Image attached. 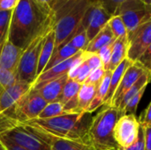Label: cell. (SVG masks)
<instances>
[{"label":"cell","instance_id":"obj_17","mask_svg":"<svg viewBox=\"0 0 151 150\" xmlns=\"http://www.w3.org/2000/svg\"><path fill=\"white\" fill-rule=\"evenodd\" d=\"M68 80V76L64 75L58 79L52 80L45 84H43L38 89V93L42 96V98L49 103L54 102H59L65 85Z\"/></svg>","mask_w":151,"mask_h":150},{"label":"cell","instance_id":"obj_15","mask_svg":"<svg viewBox=\"0 0 151 150\" xmlns=\"http://www.w3.org/2000/svg\"><path fill=\"white\" fill-rule=\"evenodd\" d=\"M23 50V49L14 45L7 39L0 51V67L17 74L18 65Z\"/></svg>","mask_w":151,"mask_h":150},{"label":"cell","instance_id":"obj_13","mask_svg":"<svg viewBox=\"0 0 151 150\" xmlns=\"http://www.w3.org/2000/svg\"><path fill=\"white\" fill-rule=\"evenodd\" d=\"M146 72H147V70H145L139 63H137V62L133 63L128 67V69L126 71V72H125V74H124V76H123V78H122V80L113 95V98L111 100V103L110 106H114V107L119 108L126 92Z\"/></svg>","mask_w":151,"mask_h":150},{"label":"cell","instance_id":"obj_3","mask_svg":"<svg viewBox=\"0 0 151 150\" xmlns=\"http://www.w3.org/2000/svg\"><path fill=\"white\" fill-rule=\"evenodd\" d=\"M91 120L90 113H65L51 118H35L22 125L39 127L57 137L88 142V133Z\"/></svg>","mask_w":151,"mask_h":150},{"label":"cell","instance_id":"obj_47","mask_svg":"<svg viewBox=\"0 0 151 150\" xmlns=\"http://www.w3.org/2000/svg\"><path fill=\"white\" fill-rule=\"evenodd\" d=\"M150 82H151V80H150Z\"/></svg>","mask_w":151,"mask_h":150},{"label":"cell","instance_id":"obj_25","mask_svg":"<svg viewBox=\"0 0 151 150\" xmlns=\"http://www.w3.org/2000/svg\"><path fill=\"white\" fill-rule=\"evenodd\" d=\"M79 51H81V50H78L77 49L73 47L70 43H66V44L61 46L59 49H58L53 53L51 58L50 59V61H49L47 66L45 67V69L43 70V72L50 69V67H52V66H54V65H58V64H59V63H61V62H63V61H65V60H66V59H68L70 57H72L75 54H77Z\"/></svg>","mask_w":151,"mask_h":150},{"label":"cell","instance_id":"obj_2","mask_svg":"<svg viewBox=\"0 0 151 150\" xmlns=\"http://www.w3.org/2000/svg\"><path fill=\"white\" fill-rule=\"evenodd\" d=\"M96 0H53L50 6L54 16L55 50L68 43L78 31L88 8Z\"/></svg>","mask_w":151,"mask_h":150},{"label":"cell","instance_id":"obj_24","mask_svg":"<svg viewBox=\"0 0 151 150\" xmlns=\"http://www.w3.org/2000/svg\"><path fill=\"white\" fill-rule=\"evenodd\" d=\"M151 80V72L147 71L144 74H142L139 79L126 92V94L124 95L123 98H122V101L119 106V109L123 112L125 107L127 106V104L128 103V102L144 87H147L149 85V83L150 82ZM125 115V114H124Z\"/></svg>","mask_w":151,"mask_h":150},{"label":"cell","instance_id":"obj_34","mask_svg":"<svg viewBox=\"0 0 151 150\" xmlns=\"http://www.w3.org/2000/svg\"><path fill=\"white\" fill-rule=\"evenodd\" d=\"M12 11L0 10V31L8 35V31L11 24Z\"/></svg>","mask_w":151,"mask_h":150},{"label":"cell","instance_id":"obj_7","mask_svg":"<svg viewBox=\"0 0 151 150\" xmlns=\"http://www.w3.org/2000/svg\"><path fill=\"white\" fill-rule=\"evenodd\" d=\"M114 15H119L124 21L127 34L137 27L151 19V5L144 0H127L116 10Z\"/></svg>","mask_w":151,"mask_h":150},{"label":"cell","instance_id":"obj_32","mask_svg":"<svg viewBox=\"0 0 151 150\" xmlns=\"http://www.w3.org/2000/svg\"><path fill=\"white\" fill-rule=\"evenodd\" d=\"M119 150H145V134H144V128L141 125L138 136L134 142L127 148H119Z\"/></svg>","mask_w":151,"mask_h":150},{"label":"cell","instance_id":"obj_41","mask_svg":"<svg viewBox=\"0 0 151 150\" xmlns=\"http://www.w3.org/2000/svg\"><path fill=\"white\" fill-rule=\"evenodd\" d=\"M0 142L6 150H26L22 149V148H20V147H19V146H17V145H15L14 143H12L9 140H7L5 138H3L1 136H0Z\"/></svg>","mask_w":151,"mask_h":150},{"label":"cell","instance_id":"obj_39","mask_svg":"<svg viewBox=\"0 0 151 150\" xmlns=\"http://www.w3.org/2000/svg\"><path fill=\"white\" fill-rule=\"evenodd\" d=\"M139 122L142 126H150L151 125V101L146 110L142 111L139 118Z\"/></svg>","mask_w":151,"mask_h":150},{"label":"cell","instance_id":"obj_44","mask_svg":"<svg viewBox=\"0 0 151 150\" xmlns=\"http://www.w3.org/2000/svg\"><path fill=\"white\" fill-rule=\"evenodd\" d=\"M38 2H40L41 4H49L53 1V0H37Z\"/></svg>","mask_w":151,"mask_h":150},{"label":"cell","instance_id":"obj_20","mask_svg":"<svg viewBox=\"0 0 151 150\" xmlns=\"http://www.w3.org/2000/svg\"><path fill=\"white\" fill-rule=\"evenodd\" d=\"M116 38L114 37L111 27L107 24L88 44L85 51L89 53H97L104 46L114 42Z\"/></svg>","mask_w":151,"mask_h":150},{"label":"cell","instance_id":"obj_10","mask_svg":"<svg viewBox=\"0 0 151 150\" xmlns=\"http://www.w3.org/2000/svg\"><path fill=\"white\" fill-rule=\"evenodd\" d=\"M141 124L134 114H126L116 123L114 127V139L119 149L127 148L136 140Z\"/></svg>","mask_w":151,"mask_h":150},{"label":"cell","instance_id":"obj_40","mask_svg":"<svg viewBox=\"0 0 151 150\" xmlns=\"http://www.w3.org/2000/svg\"><path fill=\"white\" fill-rule=\"evenodd\" d=\"M19 0H0V10L12 11L19 4Z\"/></svg>","mask_w":151,"mask_h":150},{"label":"cell","instance_id":"obj_14","mask_svg":"<svg viewBox=\"0 0 151 150\" xmlns=\"http://www.w3.org/2000/svg\"><path fill=\"white\" fill-rule=\"evenodd\" d=\"M79 51L77 54H75L74 56H73L72 57L50 67V69L42 72L35 80V82L32 84V88L35 89H38L39 88H41L43 84L55 80V79H58L64 75H66L72 66V65L73 64V62L75 61V59L77 58V57L79 56L80 52Z\"/></svg>","mask_w":151,"mask_h":150},{"label":"cell","instance_id":"obj_38","mask_svg":"<svg viewBox=\"0 0 151 150\" xmlns=\"http://www.w3.org/2000/svg\"><path fill=\"white\" fill-rule=\"evenodd\" d=\"M137 63H139L145 70L151 72V44L138 59Z\"/></svg>","mask_w":151,"mask_h":150},{"label":"cell","instance_id":"obj_18","mask_svg":"<svg viewBox=\"0 0 151 150\" xmlns=\"http://www.w3.org/2000/svg\"><path fill=\"white\" fill-rule=\"evenodd\" d=\"M133 63L127 57L125 58L111 72V81H110V86L108 89L107 95L104 100V104L105 106H110L111 103V100L113 98V95L126 72V71L128 69V67L132 65Z\"/></svg>","mask_w":151,"mask_h":150},{"label":"cell","instance_id":"obj_43","mask_svg":"<svg viewBox=\"0 0 151 150\" xmlns=\"http://www.w3.org/2000/svg\"><path fill=\"white\" fill-rule=\"evenodd\" d=\"M7 39H8V35L5 34H4L2 31H0V51H1V50H2V48H3V46H4L5 41H6Z\"/></svg>","mask_w":151,"mask_h":150},{"label":"cell","instance_id":"obj_22","mask_svg":"<svg viewBox=\"0 0 151 150\" xmlns=\"http://www.w3.org/2000/svg\"><path fill=\"white\" fill-rule=\"evenodd\" d=\"M54 50H55V34L52 29L47 35V38L45 40V42L43 44V47L40 54L38 66H37V77L43 72V70L47 66L50 59L51 58L54 53Z\"/></svg>","mask_w":151,"mask_h":150},{"label":"cell","instance_id":"obj_4","mask_svg":"<svg viewBox=\"0 0 151 150\" xmlns=\"http://www.w3.org/2000/svg\"><path fill=\"white\" fill-rule=\"evenodd\" d=\"M92 118L88 139L96 150H119L114 139V127L124 113L117 107L105 106Z\"/></svg>","mask_w":151,"mask_h":150},{"label":"cell","instance_id":"obj_12","mask_svg":"<svg viewBox=\"0 0 151 150\" xmlns=\"http://www.w3.org/2000/svg\"><path fill=\"white\" fill-rule=\"evenodd\" d=\"M111 15L109 14L96 1L87 11L80 27L86 30L88 42H90L110 21Z\"/></svg>","mask_w":151,"mask_h":150},{"label":"cell","instance_id":"obj_16","mask_svg":"<svg viewBox=\"0 0 151 150\" xmlns=\"http://www.w3.org/2000/svg\"><path fill=\"white\" fill-rule=\"evenodd\" d=\"M81 84L73 80L68 79L64 87L59 102L64 106L65 113H78V94Z\"/></svg>","mask_w":151,"mask_h":150},{"label":"cell","instance_id":"obj_37","mask_svg":"<svg viewBox=\"0 0 151 150\" xmlns=\"http://www.w3.org/2000/svg\"><path fill=\"white\" fill-rule=\"evenodd\" d=\"M90 72H91V69L89 68V66L87 64V62L84 60V62L82 63V65L80 67V70H79L78 74H77V76H76L74 80L76 82L80 83V84H83L87 80V79H88V77Z\"/></svg>","mask_w":151,"mask_h":150},{"label":"cell","instance_id":"obj_19","mask_svg":"<svg viewBox=\"0 0 151 150\" xmlns=\"http://www.w3.org/2000/svg\"><path fill=\"white\" fill-rule=\"evenodd\" d=\"M128 51V39L127 35L122 36L115 40L113 43L112 53L111 57L110 63L107 67V71H114V69L125 59L127 57Z\"/></svg>","mask_w":151,"mask_h":150},{"label":"cell","instance_id":"obj_1","mask_svg":"<svg viewBox=\"0 0 151 150\" xmlns=\"http://www.w3.org/2000/svg\"><path fill=\"white\" fill-rule=\"evenodd\" d=\"M54 24V12L49 4L37 0H19L12 10L8 40L24 50L36 36L53 28Z\"/></svg>","mask_w":151,"mask_h":150},{"label":"cell","instance_id":"obj_21","mask_svg":"<svg viewBox=\"0 0 151 150\" xmlns=\"http://www.w3.org/2000/svg\"><path fill=\"white\" fill-rule=\"evenodd\" d=\"M111 71H106L104 77L103 78L101 83L99 84L96 92V95L91 103V104L89 105L87 113H92L94 112L96 110H97L99 107L104 106V100L105 97L107 95L108 93V89H109V86H110V81H111Z\"/></svg>","mask_w":151,"mask_h":150},{"label":"cell","instance_id":"obj_46","mask_svg":"<svg viewBox=\"0 0 151 150\" xmlns=\"http://www.w3.org/2000/svg\"><path fill=\"white\" fill-rule=\"evenodd\" d=\"M0 150H6L4 148V146L1 144V142H0Z\"/></svg>","mask_w":151,"mask_h":150},{"label":"cell","instance_id":"obj_6","mask_svg":"<svg viewBox=\"0 0 151 150\" xmlns=\"http://www.w3.org/2000/svg\"><path fill=\"white\" fill-rule=\"evenodd\" d=\"M47 103L38 91L31 86L14 104L12 110V119L16 124H24L35 119Z\"/></svg>","mask_w":151,"mask_h":150},{"label":"cell","instance_id":"obj_26","mask_svg":"<svg viewBox=\"0 0 151 150\" xmlns=\"http://www.w3.org/2000/svg\"><path fill=\"white\" fill-rule=\"evenodd\" d=\"M63 114H65V112L64 111V106L60 102L49 103L46 104L44 109L39 114L37 118L39 119L51 118L61 116Z\"/></svg>","mask_w":151,"mask_h":150},{"label":"cell","instance_id":"obj_8","mask_svg":"<svg viewBox=\"0 0 151 150\" xmlns=\"http://www.w3.org/2000/svg\"><path fill=\"white\" fill-rule=\"evenodd\" d=\"M0 136L26 150H52L46 142L21 124H15L5 129L0 133Z\"/></svg>","mask_w":151,"mask_h":150},{"label":"cell","instance_id":"obj_33","mask_svg":"<svg viewBox=\"0 0 151 150\" xmlns=\"http://www.w3.org/2000/svg\"><path fill=\"white\" fill-rule=\"evenodd\" d=\"M96 3L103 7L109 14L114 15L117 8L127 0H96Z\"/></svg>","mask_w":151,"mask_h":150},{"label":"cell","instance_id":"obj_31","mask_svg":"<svg viewBox=\"0 0 151 150\" xmlns=\"http://www.w3.org/2000/svg\"><path fill=\"white\" fill-rule=\"evenodd\" d=\"M105 72H106V70L104 69V66L99 67V68H96V69L91 71V72L89 73L87 80L84 83L91 84V85H94V86H96V87L98 88L99 84L101 83L103 78L105 75Z\"/></svg>","mask_w":151,"mask_h":150},{"label":"cell","instance_id":"obj_27","mask_svg":"<svg viewBox=\"0 0 151 150\" xmlns=\"http://www.w3.org/2000/svg\"><path fill=\"white\" fill-rule=\"evenodd\" d=\"M108 25L111 27V32L116 39L127 35V29L126 25L119 15H112L110 21L108 22Z\"/></svg>","mask_w":151,"mask_h":150},{"label":"cell","instance_id":"obj_5","mask_svg":"<svg viewBox=\"0 0 151 150\" xmlns=\"http://www.w3.org/2000/svg\"><path fill=\"white\" fill-rule=\"evenodd\" d=\"M53 28L48 29L36 36L23 50L18 69L17 80L28 84H33L37 78V66L40 54L47 35Z\"/></svg>","mask_w":151,"mask_h":150},{"label":"cell","instance_id":"obj_28","mask_svg":"<svg viewBox=\"0 0 151 150\" xmlns=\"http://www.w3.org/2000/svg\"><path fill=\"white\" fill-rule=\"evenodd\" d=\"M88 42H89L87 36L86 30L84 28L79 27L78 31L73 36V38L70 40L68 43H70L73 47L77 49L78 50H85Z\"/></svg>","mask_w":151,"mask_h":150},{"label":"cell","instance_id":"obj_29","mask_svg":"<svg viewBox=\"0 0 151 150\" xmlns=\"http://www.w3.org/2000/svg\"><path fill=\"white\" fill-rule=\"evenodd\" d=\"M17 74L0 67V90H4L17 81Z\"/></svg>","mask_w":151,"mask_h":150},{"label":"cell","instance_id":"obj_11","mask_svg":"<svg viewBox=\"0 0 151 150\" xmlns=\"http://www.w3.org/2000/svg\"><path fill=\"white\" fill-rule=\"evenodd\" d=\"M22 125V124H21ZM27 129L46 142L52 150H96L90 143L81 140H71L54 136L36 126L23 125Z\"/></svg>","mask_w":151,"mask_h":150},{"label":"cell","instance_id":"obj_30","mask_svg":"<svg viewBox=\"0 0 151 150\" xmlns=\"http://www.w3.org/2000/svg\"><path fill=\"white\" fill-rule=\"evenodd\" d=\"M146 88L147 87H144L142 88L129 102L127 104V106L125 107L124 111H123V113L126 115V114H134L136 113V111H137V107H138V104L140 103L145 91H146Z\"/></svg>","mask_w":151,"mask_h":150},{"label":"cell","instance_id":"obj_36","mask_svg":"<svg viewBox=\"0 0 151 150\" xmlns=\"http://www.w3.org/2000/svg\"><path fill=\"white\" fill-rule=\"evenodd\" d=\"M85 61L88 65L91 71L104 66L102 60H101V58L97 53H89V52L85 51Z\"/></svg>","mask_w":151,"mask_h":150},{"label":"cell","instance_id":"obj_42","mask_svg":"<svg viewBox=\"0 0 151 150\" xmlns=\"http://www.w3.org/2000/svg\"><path fill=\"white\" fill-rule=\"evenodd\" d=\"M142 126L145 134V150H151V125Z\"/></svg>","mask_w":151,"mask_h":150},{"label":"cell","instance_id":"obj_23","mask_svg":"<svg viewBox=\"0 0 151 150\" xmlns=\"http://www.w3.org/2000/svg\"><path fill=\"white\" fill-rule=\"evenodd\" d=\"M96 89L97 87L94 85L88 83L81 84L78 94V113H87V111L96 95Z\"/></svg>","mask_w":151,"mask_h":150},{"label":"cell","instance_id":"obj_45","mask_svg":"<svg viewBox=\"0 0 151 150\" xmlns=\"http://www.w3.org/2000/svg\"><path fill=\"white\" fill-rule=\"evenodd\" d=\"M145 3H147L148 4H150L151 5V0H144Z\"/></svg>","mask_w":151,"mask_h":150},{"label":"cell","instance_id":"obj_35","mask_svg":"<svg viewBox=\"0 0 151 150\" xmlns=\"http://www.w3.org/2000/svg\"><path fill=\"white\" fill-rule=\"evenodd\" d=\"M113 43H110L106 46H104V48H102L98 52L97 54L99 55L101 60H102V63H103V65L104 67V69L107 71V67H108V65L110 63V60H111V53H112V49H113Z\"/></svg>","mask_w":151,"mask_h":150},{"label":"cell","instance_id":"obj_9","mask_svg":"<svg viewBox=\"0 0 151 150\" xmlns=\"http://www.w3.org/2000/svg\"><path fill=\"white\" fill-rule=\"evenodd\" d=\"M127 58L135 63L151 44V19L127 34Z\"/></svg>","mask_w":151,"mask_h":150}]
</instances>
